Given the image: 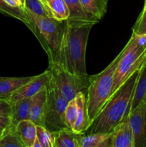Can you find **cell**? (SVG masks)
Returning a JSON list of instances; mask_svg holds the SVG:
<instances>
[{"label": "cell", "instance_id": "obj_1", "mask_svg": "<svg viewBox=\"0 0 146 147\" xmlns=\"http://www.w3.org/2000/svg\"><path fill=\"white\" fill-rule=\"evenodd\" d=\"M94 22L64 21V34L58 52L49 65L62 67L72 74L87 76L86 47L90 30Z\"/></svg>", "mask_w": 146, "mask_h": 147}, {"label": "cell", "instance_id": "obj_2", "mask_svg": "<svg viewBox=\"0 0 146 147\" xmlns=\"http://www.w3.org/2000/svg\"><path fill=\"white\" fill-rule=\"evenodd\" d=\"M141 68L133 73L110 96L86 132H112L117 125L128 116Z\"/></svg>", "mask_w": 146, "mask_h": 147}, {"label": "cell", "instance_id": "obj_3", "mask_svg": "<svg viewBox=\"0 0 146 147\" xmlns=\"http://www.w3.org/2000/svg\"><path fill=\"white\" fill-rule=\"evenodd\" d=\"M123 53V49L102 71L98 74L90 76L89 86L86 93L90 126L111 96L114 75Z\"/></svg>", "mask_w": 146, "mask_h": 147}, {"label": "cell", "instance_id": "obj_4", "mask_svg": "<svg viewBox=\"0 0 146 147\" xmlns=\"http://www.w3.org/2000/svg\"><path fill=\"white\" fill-rule=\"evenodd\" d=\"M146 63V34H132L123 48V53L114 75L111 96L137 70Z\"/></svg>", "mask_w": 146, "mask_h": 147}, {"label": "cell", "instance_id": "obj_5", "mask_svg": "<svg viewBox=\"0 0 146 147\" xmlns=\"http://www.w3.org/2000/svg\"><path fill=\"white\" fill-rule=\"evenodd\" d=\"M27 12L31 17L37 28L39 41L45 50L49 60H52L58 52L62 40L64 21L60 22L51 17H42L30 11Z\"/></svg>", "mask_w": 146, "mask_h": 147}, {"label": "cell", "instance_id": "obj_6", "mask_svg": "<svg viewBox=\"0 0 146 147\" xmlns=\"http://www.w3.org/2000/svg\"><path fill=\"white\" fill-rule=\"evenodd\" d=\"M68 100L62 95L52 78L47 87V103L44 127L51 132L70 129L65 121V109Z\"/></svg>", "mask_w": 146, "mask_h": 147}, {"label": "cell", "instance_id": "obj_7", "mask_svg": "<svg viewBox=\"0 0 146 147\" xmlns=\"http://www.w3.org/2000/svg\"><path fill=\"white\" fill-rule=\"evenodd\" d=\"M48 69L51 71L52 80L58 90L68 101L74 98L80 92L87 93L90 76H77L54 65H49Z\"/></svg>", "mask_w": 146, "mask_h": 147}, {"label": "cell", "instance_id": "obj_8", "mask_svg": "<svg viewBox=\"0 0 146 147\" xmlns=\"http://www.w3.org/2000/svg\"><path fill=\"white\" fill-rule=\"evenodd\" d=\"M134 135V147H146V103L142 102L128 115Z\"/></svg>", "mask_w": 146, "mask_h": 147}, {"label": "cell", "instance_id": "obj_9", "mask_svg": "<svg viewBox=\"0 0 146 147\" xmlns=\"http://www.w3.org/2000/svg\"><path fill=\"white\" fill-rule=\"evenodd\" d=\"M52 75L49 69L46 70L44 73L36 76L35 78L26 84L21 88L13 93L9 98V101L14 104L18 100L25 98H31L33 96L40 92L43 89L47 88L51 82Z\"/></svg>", "mask_w": 146, "mask_h": 147}, {"label": "cell", "instance_id": "obj_10", "mask_svg": "<svg viewBox=\"0 0 146 147\" xmlns=\"http://www.w3.org/2000/svg\"><path fill=\"white\" fill-rule=\"evenodd\" d=\"M47 103V88L40 90L31 98L29 119L37 126H42L44 127Z\"/></svg>", "mask_w": 146, "mask_h": 147}, {"label": "cell", "instance_id": "obj_11", "mask_svg": "<svg viewBox=\"0 0 146 147\" xmlns=\"http://www.w3.org/2000/svg\"><path fill=\"white\" fill-rule=\"evenodd\" d=\"M113 147H134V135L128 116L113 129Z\"/></svg>", "mask_w": 146, "mask_h": 147}, {"label": "cell", "instance_id": "obj_12", "mask_svg": "<svg viewBox=\"0 0 146 147\" xmlns=\"http://www.w3.org/2000/svg\"><path fill=\"white\" fill-rule=\"evenodd\" d=\"M77 103V119L72 130L77 134H84L88 129V114L87 110L86 93L80 92L75 97Z\"/></svg>", "mask_w": 146, "mask_h": 147}, {"label": "cell", "instance_id": "obj_13", "mask_svg": "<svg viewBox=\"0 0 146 147\" xmlns=\"http://www.w3.org/2000/svg\"><path fill=\"white\" fill-rule=\"evenodd\" d=\"M36 76L21 78L0 77V98L8 100L13 93L34 80Z\"/></svg>", "mask_w": 146, "mask_h": 147}, {"label": "cell", "instance_id": "obj_14", "mask_svg": "<svg viewBox=\"0 0 146 147\" xmlns=\"http://www.w3.org/2000/svg\"><path fill=\"white\" fill-rule=\"evenodd\" d=\"M80 147H113V131L109 133L81 134L79 138Z\"/></svg>", "mask_w": 146, "mask_h": 147}, {"label": "cell", "instance_id": "obj_15", "mask_svg": "<svg viewBox=\"0 0 146 147\" xmlns=\"http://www.w3.org/2000/svg\"><path fill=\"white\" fill-rule=\"evenodd\" d=\"M0 12L21 21L29 27V29L35 34V36H37V31L35 24H34L32 20L27 12L25 9L21 7H11L7 4L4 0H0Z\"/></svg>", "mask_w": 146, "mask_h": 147}, {"label": "cell", "instance_id": "obj_16", "mask_svg": "<svg viewBox=\"0 0 146 147\" xmlns=\"http://www.w3.org/2000/svg\"><path fill=\"white\" fill-rule=\"evenodd\" d=\"M80 2L87 16L97 22L107 11V0H80Z\"/></svg>", "mask_w": 146, "mask_h": 147}, {"label": "cell", "instance_id": "obj_17", "mask_svg": "<svg viewBox=\"0 0 146 147\" xmlns=\"http://www.w3.org/2000/svg\"><path fill=\"white\" fill-rule=\"evenodd\" d=\"M16 129L24 147H33L37 138V125L30 119L20 121Z\"/></svg>", "mask_w": 146, "mask_h": 147}, {"label": "cell", "instance_id": "obj_18", "mask_svg": "<svg viewBox=\"0 0 146 147\" xmlns=\"http://www.w3.org/2000/svg\"><path fill=\"white\" fill-rule=\"evenodd\" d=\"M31 98H25L18 100L13 106V113L11 117V126L16 127L20 121L29 119V109Z\"/></svg>", "mask_w": 146, "mask_h": 147}, {"label": "cell", "instance_id": "obj_19", "mask_svg": "<svg viewBox=\"0 0 146 147\" xmlns=\"http://www.w3.org/2000/svg\"><path fill=\"white\" fill-rule=\"evenodd\" d=\"M81 134L75 133L70 129L54 132V147H80L79 138Z\"/></svg>", "mask_w": 146, "mask_h": 147}, {"label": "cell", "instance_id": "obj_20", "mask_svg": "<svg viewBox=\"0 0 146 147\" xmlns=\"http://www.w3.org/2000/svg\"><path fill=\"white\" fill-rule=\"evenodd\" d=\"M142 102L146 103V63L140 70L132 100L130 111L135 109Z\"/></svg>", "mask_w": 146, "mask_h": 147}, {"label": "cell", "instance_id": "obj_21", "mask_svg": "<svg viewBox=\"0 0 146 147\" xmlns=\"http://www.w3.org/2000/svg\"><path fill=\"white\" fill-rule=\"evenodd\" d=\"M67 7H68L70 15L67 20L73 22H94L97 23V21L92 20L87 16L85 11L83 10L80 0H64Z\"/></svg>", "mask_w": 146, "mask_h": 147}, {"label": "cell", "instance_id": "obj_22", "mask_svg": "<svg viewBox=\"0 0 146 147\" xmlns=\"http://www.w3.org/2000/svg\"><path fill=\"white\" fill-rule=\"evenodd\" d=\"M53 18L60 22H64L70 15L68 7L64 0H47Z\"/></svg>", "mask_w": 146, "mask_h": 147}, {"label": "cell", "instance_id": "obj_23", "mask_svg": "<svg viewBox=\"0 0 146 147\" xmlns=\"http://www.w3.org/2000/svg\"><path fill=\"white\" fill-rule=\"evenodd\" d=\"M0 147H24L16 127L10 126L4 129L2 136L0 137Z\"/></svg>", "mask_w": 146, "mask_h": 147}, {"label": "cell", "instance_id": "obj_24", "mask_svg": "<svg viewBox=\"0 0 146 147\" xmlns=\"http://www.w3.org/2000/svg\"><path fill=\"white\" fill-rule=\"evenodd\" d=\"M24 9L37 15L52 17L51 11L45 7L41 0H25Z\"/></svg>", "mask_w": 146, "mask_h": 147}, {"label": "cell", "instance_id": "obj_25", "mask_svg": "<svg viewBox=\"0 0 146 147\" xmlns=\"http://www.w3.org/2000/svg\"><path fill=\"white\" fill-rule=\"evenodd\" d=\"M37 139L42 147H54V132H51L42 126L37 125Z\"/></svg>", "mask_w": 146, "mask_h": 147}, {"label": "cell", "instance_id": "obj_26", "mask_svg": "<svg viewBox=\"0 0 146 147\" xmlns=\"http://www.w3.org/2000/svg\"><path fill=\"white\" fill-rule=\"evenodd\" d=\"M77 119V103L75 98L69 100L65 109V121L67 126L73 129Z\"/></svg>", "mask_w": 146, "mask_h": 147}, {"label": "cell", "instance_id": "obj_27", "mask_svg": "<svg viewBox=\"0 0 146 147\" xmlns=\"http://www.w3.org/2000/svg\"><path fill=\"white\" fill-rule=\"evenodd\" d=\"M133 34L137 35L146 34V9H143L133 27Z\"/></svg>", "mask_w": 146, "mask_h": 147}, {"label": "cell", "instance_id": "obj_28", "mask_svg": "<svg viewBox=\"0 0 146 147\" xmlns=\"http://www.w3.org/2000/svg\"><path fill=\"white\" fill-rule=\"evenodd\" d=\"M13 113L12 104L7 99L0 98V116L11 119Z\"/></svg>", "mask_w": 146, "mask_h": 147}, {"label": "cell", "instance_id": "obj_29", "mask_svg": "<svg viewBox=\"0 0 146 147\" xmlns=\"http://www.w3.org/2000/svg\"><path fill=\"white\" fill-rule=\"evenodd\" d=\"M11 126V119L9 117L0 116V128L6 129Z\"/></svg>", "mask_w": 146, "mask_h": 147}, {"label": "cell", "instance_id": "obj_30", "mask_svg": "<svg viewBox=\"0 0 146 147\" xmlns=\"http://www.w3.org/2000/svg\"><path fill=\"white\" fill-rule=\"evenodd\" d=\"M7 4H9V6L13 7H21V8H24V5L21 3V0H4Z\"/></svg>", "mask_w": 146, "mask_h": 147}, {"label": "cell", "instance_id": "obj_31", "mask_svg": "<svg viewBox=\"0 0 146 147\" xmlns=\"http://www.w3.org/2000/svg\"><path fill=\"white\" fill-rule=\"evenodd\" d=\"M33 147H42L41 144H40V142H39L38 139H37V138H36L35 142H34V144H33Z\"/></svg>", "mask_w": 146, "mask_h": 147}, {"label": "cell", "instance_id": "obj_32", "mask_svg": "<svg viewBox=\"0 0 146 147\" xmlns=\"http://www.w3.org/2000/svg\"><path fill=\"white\" fill-rule=\"evenodd\" d=\"M41 1H42V3H43V4H44V5H45V7H47V8L48 9L50 10V8H49V7H48V5H47V0H41Z\"/></svg>", "mask_w": 146, "mask_h": 147}, {"label": "cell", "instance_id": "obj_33", "mask_svg": "<svg viewBox=\"0 0 146 147\" xmlns=\"http://www.w3.org/2000/svg\"><path fill=\"white\" fill-rule=\"evenodd\" d=\"M4 129H1V128H0V137H1V136H2L3 133H4Z\"/></svg>", "mask_w": 146, "mask_h": 147}, {"label": "cell", "instance_id": "obj_34", "mask_svg": "<svg viewBox=\"0 0 146 147\" xmlns=\"http://www.w3.org/2000/svg\"><path fill=\"white\" fill-rule=\"evenodd\" d=\"M143 9H146V0H145V4H144V7Z\"/></svg>", "mask_w": 146, "mask_h": 147}, {"label": "cell", "instance_id": "obj_35", "mask_svg": "<svg viewBox=\"0 0 146 147\" xmlns=\"http://www.w3.org/2000/svg\"><path fill=\"white\" fill-rule=\"evenodd\" d=\"M24 1H25V0H21V3H22V4L24 5Z\"/></svg>", "mask_w": 146, "mask_h": 147}, {"label": "cell", "instance_id": "obj_36", "mask_svg": "<svg viewBox=\"0 0 146 147\" xmlns=\"http://www.w3.org/2000/svg\"><path fill=\"white\" fill-rule=\"evenodd\" d=\"M107 1H108V0H107Z\"/></svg>", "mask_w": 146, "mask_h": 147}]
</instances>
